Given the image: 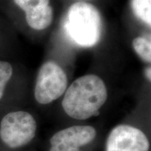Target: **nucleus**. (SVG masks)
Returning <instances> with one entry per match:
<instances>
[{"mask_svg": "<svg viewBox=\"0 0 151 151\" xmlns=\"http://www.w3.org/2000/svg\"><path fill=\"white\" fill-rule=\"evenodd\" d=\"M108 99L103 79L96 74H86L73 81L65 92L62 106L70 118L85 120L99 115Z\"/></svg>", "mask_w": 151, "mask_h": 151, "instance_id": "f257e3e1", "label": "nucleus"}, {"mask_svg": "<svg viewBox=\"0 0 151 151\" xmlns=\"http://www.w3.org/2000/svg\"><path fill=\"white\" fill-rule=\"evenodd\" d=\"M37 127L36 120L29 112L11 111L0 122V139L10 148H22L32 141Z\"/></svg>", "mask_w": 151, "mask_h": 151, "instance_id": "7ed1b4c3", "label": "nucleus"}, {"mask_svg": "<svg viewBox=\"0 0 151 151\" xmlns=\"http://www.w3.org/2000/svg\"><path fill=\"white\" fill-rule=\"evenodd\" d=\"M14 68L12 64L6 60H0V101L4 95L7 86L12 80Z\"/></svg>", "mask_w": 151, "mask_h": 151, "instance_id": "1a4fd4ad", "label": "nucleus"}, {"mask_svg": "<svg viewBox=\"0 0 151 151\" xmlns=\"http://www.w3.org/2000/svg\"><path fill=\"white\" fill-rule=\"evenodd\" d=\"M132 47L138 55L146 62H151V43L146 37H137L132 40Z\"/></svg>", "mask_w": 151, "mask_h": 151, "instance_id": "9d476101", "label": "nucleus"}, {"mask_svg": "<svg viewBox=\"0 0 151 151\" xmlns=\"http://www.w3.org/2000/svg\"><path fill=\"white\" fill-rule=\"evenodd\" d=\"M150 143L143 132L129 124H119L111 130L106 151H148Z\"/></svg>", "mask_w": 151, "mask_h": 151, "instance_id": "39448f33", "label": "nucleus"}, {"mask_svg": "<svg viewBox=\"0 0 151 151\" xmlns=\"http://www.w3.org/2000/svg\"><path fill=\"white\" fill-rule=\"evenodd\" d=\"M134 14L145 24L151 25V0H132Z\"/></svg>", "mask_w": 151, "mask_h": 151, "instance_id": "6e6552de", "label": "nucleus"}, {"mask_svg": "<svg viewBox=\"0 0 151 151\" xmlns=\"http://www.w3.org/2000/svg\"><path fill=\"white\" fill-rule=\"evenodd\" d=\"M68 77L62 67L54 61H47L39 68L35 86V98L41 104H48L65 94Z\"/></svg>", "mask_w": 151, "mask_h": 151, "instance_id": "20e7f679", "label": "nucleus"}, {"mask_svg": "<svg viewBox=\"0 0 151 151\" xmlns=\"http://www.w3.org/2000/svg\"><path fill=\"white\" fill-rule=\"evenodd\" d=\"M97 135L92 126L75 125L65 128L52 136L50 151H81L80 148L90 143Z\"/></svg>", "mask_w": 151, "mask_h": 151, "instance_id": "423d86ee", "label": "nucleus"}, {"mask_svg": "<svg viewBox=\"0 0 151 151\" xmlns=\"http://www.w3.org/2000/svg\"><path fill=\"white\" fill-rule=\"evenodd\" d=\"M64 27L66 34L76 44L90 48L99 42L102 22L95 6L89 3L78 1L69 7Z\"/></svg>", "mask_w": 151, "mask_h": 151, "instance_id": "f03ea898", "label": "nucleus"}, {"mask_svg": "<svg viewBox=\"0 0 151 151\" xmlns=\"http://www.w3.org/2000/svg\"><path fill=\"white\" fill-rule=\"evenodd\" d=\"M146 76L149 81H151V68L150 67H147L146 70Z\"/></svg>", "mask_w": 151, "mask_h": 151, "instance_id": "9b49d317", "label": "nucleus"}, {"mask_svg": "<svg viewBox=\"0 0 151 151\" xmlns=\"http://www.w3.org/2000/svg\"><path fill=\"white\" fill-rule=\"evenodd\" d=\"M24 12V20L30 29L42 31L50 27L54 18L50 0H14Z\"/></svg>", "mask_w": 151, "mask_h": 151, "instance_id": "0eeeda50", "label": "nucleus"}]
</instances>
